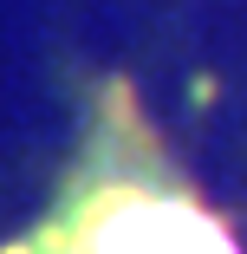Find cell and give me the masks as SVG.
Returning a JSON list of instances; mask_svg holds the SVG:
<instances>
[{
  "label": "cell",
  "mask_w": 247,
  "mask_h": 254,
  "mask_svg": "<svg viewBox=\"0 0 247 254\" xmlns=\"http://www.w3.org/2000/svg\"><path fill=\"white\" fill-rule=\"evenodd\" d=\"M0 254H241L228 215L176 163L124 72L85 85L65 170Z\"/></svg>",
  "instance_id": "1"
}]
</instances>
